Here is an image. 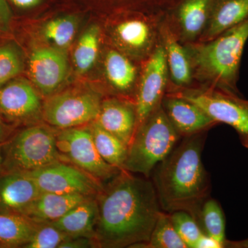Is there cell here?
<instances>
[{"instance_id":"cell-6","label":"cell","mask_w":248,"mask_h":248,"mask_svg":"<svg viewBox=\"0 0 248 248\" xmlns=\"http://www.w3.org/2000/svg\"><path fill=\"white\" fill-rule=\"evenodd\" d=\"M56 143L62 161L74 165L101 184L120 172L99 155L90 125L61 129L56 132Z\"/></svg>"},{"instance_id":"cell-26","label":"cell","mask_w":248,"mask_h":248,"mask_svg":"<svg viewBox=\"0 0 248 248\" xmlns=\"http://www.w3.org/2000/svg\"><path fill=\"white\" fill-rule=\"evenodd\" d=\"M209 0H188L181 8L179 17L187 35L194 36L203 29L207 19Z\"/></svg>"},{"instance_id":"cell-20","label":"cell","mask_w":248,"mask_h":248,"mask_svg":"<svg viewBox=\"0 0 248 248\" xmlns=\"http://www.w3.org/2000/svg\"><path fill=\"white\" fill-rule=\"evenodd\" d=\"M248 18V0H222L214 14L209 35H219Z\"/></svg>"},{"instance_id":"cell-2","label":"cell","mask_w":248,"mask_h":248,"mask_svg":"<svg viewBox=\"0 0 248 248\" xmlns=\"http://www.w3.org/2000/svg\"><path fill=\"white\" fill-rule=\"evenodd\" d=\"M205 141V132L184 137L152 172V182L165 213L184 210L197 220L210 193V176L202 159Z\"/></svg>"},{"instance_id":"cell-1","label":"cell","mask_w":248,"mask_h":248,"mask_svg":"<svg viewBox=\"0 0 248 248\" xmlns=\"http://www.w3.org/2000/svg\"><path fill=\"white\" fill-rule=\"evenodd\" d=\"M96 200L98 217L94 241L97 247L144 248L162 212L149 178L121 170L103 186Z\"/></svg>"},{"instance_id":"cell-36","label":"cell","mask_w":248,"mask_h":248,"mask_svg":"<svg viewBox=\"0 0 248 248\" xmlns=\"http://www.w3.org/2000/svg\"><path fill=\"white\" fill-rule=\"evenodd\" d=\"M224 248H248V238L240 241H231L226 239Z\"/></svg>"},{"instance_id":"cell-30","label":"cell","mask_w":248,"mask_h":248,"mask_svg":"<svg viewBox=\"0 0 248 248\" xmlns=\"http://www.w3.org/2000/svg\"><path fill=\"white\" fill-rule=\"evenodd\" d=\"M117 33L125 45L133 48H140L148 42L150 29L146 23L142 21L130 20L119 24Z\"/></svg>"},{"instance_id":"cell-35","label":"cell","mask_w":248,"mask_h":248,"mask_svg":"<svg viewBox=\"0 0 248 248\" xmlns=\"http://www.w3.org/2000/svg\"><path fill=\"white\" fill-rule=\"evenodd\" d=\"M14 135V128L4 122L0 115V145L4 144Z\"/></svg>"},{"instance_id":"cell-15","label":"cell","mask_w":248,"mask_h":248,"mask_svg":"<svg viewBox=\"0 0 248 248\" xmlns=\"http://www.w3.org/2000/svg\"><path fill=\"white\" fill-rule=\"evenodd\" d=\"M95 122L129 146L138 128L136 108L118 99L102 103Z\"/></svg>"},{"instance_id":"cell-31","label":"cell","mask_w":248,"mask_h":248,"mask_svg":"<svg viewBox=\"0 0 248 248\" xmlns=\"http://www.w3.org/2000/svg\"><path fill=\"white\" fill-rule=\"evenodd\" d=\"M70 237L51 223H40L31 241L24 248H57Z\"/></svg>"},{"instance_id":"cell-33","label":"cell","mask_w":248,"mask_h":248,"mask_svg":"<svg viewBox=\"0 0 248 248\" xmlns=\"http://www.w3.org/2000/svg\"><path fill=\"white\" fill-rule=\"evenodd\" d=\"M11 20V11L6 0H0V25L3 30L9 29Z\"/></svg>"},{"instance_id":"cell-24","label":"cell","mask_w":248,"mask_h":248,"mask_svg":"<svg viewBox=\"0 0 248 248\" xmlns=\"http://www.w3.org/2000/svg\"><path fill=\"white\" fill-rule=\"evenodd\" d=\"M144 248H187L173 226L170 214L164 211L160 213Z\"/></svg>"},{"instance_id":"cell-32","label":"cell","mask_w":248,"mask_h":248,"mask_svg":"<svg viewBox=\"0 0 248 248\" xmlns=\"http://www.w3.org/2000/svg\"><path fill=\"white\" fill-rule=\"evenodd\" d=\"M97 247L94 239L88 237L70 238L60 246V248Z\"/></svg>"},{"instance_id":"cell-8","label":"cell","mask_w":248,"mask_h":248,"mask_svg":"<svg viewBox=\"0 0 248 248\" xmlns=\"http://www.w3.org/2000/svg\"><path fill=\"white\" fill-rule=\"evenodd\" d=\"M179 97L200 107L217 124L232 127L241 145L248 149V101L232 94L199 91L184 93Z\"/></svg>"},{"instance_id":"cell-13","label":"cell","mask_w":248,"mask_h":248,"mask_svg":"<svg viewBox=\"0 0 248 248\" xmlns=\"http://www.w3.org/2000/svg\"><path fill=\"white\" fill-rule=\"evenodd\" d=\"M35 181L27 172H0V213L25 216L41 193Z\"/></svg>"},{"instance_id":"cell-28","label":"cell","mask_w":248,"mask_h":248,"mask_svg":"<svg viewBox=\"0 0 248 248\" xmlns=\"http://www.w3.org/2000/svg\"><path fill=\"white\" fill-rule=\"evenodd\" d=\"M24 68L20 49L14 43L0 46V86L17 78Z\"/></svg>"},{"instance_id":"cell-14","label":"cell","mask_w":248,"mask_h":248,"mask_svg":"<svg viewBox=\"0 0 248 248\" xmlns=\"http://www.w3.org/2000/svg\"><path fill=\"white\" fill-rule=\"evenodd\" d=\"M163 110L181 137L205 132L217 124L200 107L180 97L166 98Z\"/></svg>"},{"instance_id":"cell-37","label":"cell","mask_w":248,"mask_h":248,"mask_svg":"<svg viewBox=\"0 0 248 248\" xmlns=\"http://www.w3.org/2000/svg\"><path fill=\"white\" fill-rule=\"evenodd\" d=\"M17 7L22 9H29L39 4L40 0H11Z\"/></svg>"},{"instance_id":"cell-23","label":"cell","mask_w":248,"mask_h":248,"mask_svg":"<svg viewBox=\"0 0 248 248\" xmlns=\"http://www.w3.org/2000/svg\"><path fill=\"white\" fill-rule=\"evenodd\" d=\"M99 45V29L92 26L80 37L73 54L77 71L84 74L91 69L97 58Z\"/></svg>"},{"instance_id":"cell-21","label":"cell","mask_w":248,"mask_h":248,"mask_svg":"<svg viewBox=\"0 0 248 248\" xmlns=\"http://www.w3.org/2000/svg\"><path fill=\"white\" fill-rule=\"evenodd\" d=\"M197 221L204 234L221 243L224 248L226 238V218L219 203L208 197L202 204Z\"/></svg>"},{"instance_id":"cell-22","label":"cell","mask_w":248,"mask_h":248,"mask_svg":"<svg viewBox=\"0 0 248 248\" xmlns=\"http://www.w3.org/2000/svg\"><path fill=\"white\" fill-rule=\"evenodd\" d=\"M105 69L110 84L120 91H127L135 81L136 77L135 66L128 59L115 50L108 53Z\"/></svg>"},{"instance_id":"cell-18","label":"cell","mask_w":248,"mask_h":248,"mask_svg":"<svg viewBox=\"0 0 248 248\" xmlns=\"http://www.w3.org/2000/svg\"><path fill=\"white\" fill-rule=\"evenodd\" d=\"M39 224L23 215L0 213V247H25Z\"/></svg>"},{"instance_id":"cell-34","label":"cell","mask_w":248,"mask_h":248,"mask_svg":"<svg viewBox=\"0 0 248 248\" xmlns=\"http://www.w3.org/2000/svg\"><path fill=\"white\" fill-rule=\"evenodd\" d=\"M194 248H223V246L216 239L203 233L197 240Z\"/></svg>"},{"instance_id":"cell-27","label":"cell","mask_w":248,"mask_h":248,"mask_svg":"<svg viewBox=\"0 0 248 248\" xmlns=\"http://www.w3.org/2000/svg\"><path fill=\"white\" fill-rule=\"evenodd\" d=\"M166 54L174 81L179 85L188 84L191 78L190 63L182 47L173 39H168Z\"/></svg>"},{"instance_id":"cell-16","label":"cell","mask_w":248,"mask_h":248,"mask_svg":"<svg viewBox=\"0 0 248 248\" xmlns=\"http://www.w3.org/2000/svg\"><path fill=\"white\" fill-rule=\"evenodd\" d=\"M91 197L80 194L41 192L25 217L37 223H50L60 219L72 209Z\"/></svg>"},{"instance_id":"cell-17","label":"cell","mask_w":248,"mask_h":248,"mask_svg":"<svg viewBox=\"0 0 248 248\" xmlns=\"http://www.w3.org/2000/svg\"><path fill=\"white\" fill-rule=\"evenodd\" d=\"M98 217L96 197H91L70 210L57 221L50 222L70 238L94 239Z\"/></svg>"},{"instance_id":"cell-4","label":"cell","mask_w":248,"mask_h":248,"mask_svg":"<svg viewBox=\"0 0 248 248\" xmlns=\"http://www.w3.org/2000/svg\"><path fill=\"white\" fill-rule=\"evenodd\" d=\"M3 171L30 172L62 161L56 132L32 125L17 132L2 145Z\"/></svg>"},{"instance_id":"cell-9","label":"cell","mask_w":248,"mask_h":248,"mask_svg":"<svg viewBox=\"0 0 248 248\" xmlns=\"http://www.w3.org/2000/svg\"><path fill=\"white\" fill-rule=\"evenodd\" d=\"M27 173L42 192L96 197L104 185L74 165L63 161Z\"/></svg>"},{"instance_id":"cell-29","label":"cell","mask_w":248,"mask_h":248,"mask_svg":"<svg viewBox=\"0 0 248 248\" xmlns=\"http://www.w3.org/2000/svg\"><path fill=\"white\" fill-rule=\"evenodd\" d=\"M169 214L173 226L184 244L187 248H194L197 240L203 233L198 222L191 214L184 210Z\"/></svg>"},{"instance_id":"cell-19","label":"cell","mask_w":248,"mask_h":248,"mask_svg":"<svg viewBox=\"0 0 248 248\" xmlns=\"http://www.w3.org/2000/svg\"><path fill=\"white\" fill-rule=\"evenodd\" d=\"M90 128L94 145L102 159L108 164L122 170L128 155V146L102 128L95 121L91 123Z\"/></svg>"},{"instance_id":"cell-5","label":"cell","mask_w":248,"mask_h":248,"mask_svg":"<svg viewBox=\"0 0 248 248\" xmlns=\"http://www.w3.org/2000/svg\"><path fill=\"white\" fill-rule=\"evenodd\" d=\"M248 40V18L201 47L196 53L201 68L228 92L236 91L240 63Z\"/></svg>"},{"instance_id":"cell-25","label":"cell","mask_w":248,"mask_h":248,"mask_svg":"<svg viewBox=\"0 0 248 248\" xmlns=\"http://www.w3.org/2000/svg\"><path fill=\"white\" fill-rule=\"evenodd\" d=\"M76 19L72 17L56 18L49 21L43 28L46 40L57 48H66L71 45L78 30Z\"/></svg>"},{"instance_id":"cell-11","label":"cell","mask_w":248,"mask_h":248,"mask_svg":"<svg viewBox=\"0 0 248 248\" xmlns=\"http://www.w3.org/2000/svg\"><path fill=\"white\" fill-rule=\"evenodd\" d=\"M68 72V58L60 48L35 49L29 58L31 83L44 95L53 94L66 79Z\"/></svg>"},{"instance_id":"cell-38","label":"cell","mask_w":248,"mask_h":248,"mask_svg":"<svg viewBox=\"0 0 248 248\" xmlns=\"http://www.w3.org/2000/svg\"><path fill=\"white\" fill-rule=\"evenodd\" d=\"M4 170L3 168V154H2V145H0V172Z\"/></svg>"},{"instance_id":"cell-7","label":"cell","mask_w":248,"mask_h":248,"mask_svg":"<svg viewBox=\"0 0 248 248\" xmlns=\"http://www.w3.org/2000/svg\"><path fill=\"white\" fill-rule=\"evenodd\" d=\"M102 99L91 90H70L50 96L43 104L42 118L55 128L81 126L96 120Z\"/></svg>"},{"instance_id":"cell-3","label":"cell","mask_w":248,"mask_h":248,"mask_svg":"<svg viewBox=\"0 0 248 248\" xmlns=\"http://www.w3.org/2000/svg\"><path fill=\"white\" fill-rule=\"evenodd\" d=\"M181 138L160 106L137 128L122 170L149 178Z\"/></svg>"},{"instance_id":"cell-12","label":"cell","mask_w":248,"mask_h":248,"mask_svg":"<svg viewBox=\"0 0 248 248\" xmlns=\"http://www.w3.org/2000/svg\"><path fill=\"white\" fill-rule=\"evenodd\" d=\"M167 67L166 51L159 47L147 63L140 83L135 104L138 127L160 107L166 84Z\"/></svg>"},{"instance_id":"cell-10","label":"cell","mask_w":248,"mask_h":248,"mask_svg":"<svg viewBox=\"0 0 248 248\" xmlns=\"http://www.w3.org/2000/svg\"><path fill=\"white\" fill-rule=\"evenodd\" d=\"M43 105L35 86L24 78H14L0 86V115L14 124L42 117Z\"/></svg>"}]
</instances>
